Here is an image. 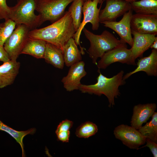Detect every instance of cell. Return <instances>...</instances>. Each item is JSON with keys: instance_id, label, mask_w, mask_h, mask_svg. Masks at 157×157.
<instances>
[{"instance_id": "obj_19", "label": "cell", "mask_w": 157, "mask_h": 157, "mask_svg": "<svg viewBox=\"0 0 157 157\" xmlns=\"http://www.w3.org/2000/svg\"><path fill=\"white\" fill-rule=\"evenodd\" d=\"M46 43L44 40L29 37L21 54L29 55L38 59L43 58Z\"/></svg>"}, {"instance_id": "obj_6", "label": "cell", "mask_w": 157, "mask_h": 157, "mask_svg": "<svg viewBox=\"0 0 157 157\" xmlns=\"http://www.w3.org/2000/svg\"><path fill=\"white\" fill-rule=\"evenodd\" d=\"M6 40L3 47L10 60H17L28 39L30 29L26 25L17 26Z\"/></svg>"}, {"instance_id": "obj_23", "label": "cell", "mask_w": 157, "mask_h": 157, "mask_svg": "<svg viewBox=\"0 0 157 157\" xmlns=\"http://www.w3.org/2000/svg\"><path fill=\"white\" fill-rule=\"evenodd\" d=\"M151 117V120L138 130L146 139L157 143V113L154 112Z\"/></svg>"}, {"instance_id": "obj_15", "label": "cell", "mask_w": 157, "mask_h": 157, "mask_svg": "<svg viewBox=\"0 0 157 157\" xmlns=\"http://www.w3.org/2000/svg\"><path fill=\"white\" fill-rule=\"evenodd\" d=\"M137 67L132 71L127 73L123 76L125 80L133 74L139 72H145L149 76H157V50L153 49L148 56L141 58L138 60Z\"/></svg>"}, {"instance_id": "obj_32", "label": "cell", "mask_w": 157, "mask_h": 157, "mask_svg": "<svg viewBox=\"0 0 157 157\" xmlns=\"http://www.w3.org/2000/svg\"><path fill=\"white\" fill-rule=\"evenodd\" d=\"M150 48L157 50V37H156L155 39Z\"/></svg>"}, {"instance_id": "obj_7", "label": "cell", "mask_w": 157, "mask_h": 157, "mask_svg": "<svg viewBox=\"0 0 157 157\" xmlns=\"http://www.w3.org/2000/svg\"><path fill=\"white\" fill-rule=\"evenodd\" d=\"M99 0H87L84 2L83 7L82 13L84 17L80 25L74 34L73 38L77 45H79L81 49L82 54L84 53L83 49L80 46V38L83 29L88 23H90L92 25L93 30H97L99 28L100 21L99 14L102 4L99 8L97 5Z\"/></svg>"}, {"instance_id": "obj_12", "label": "cell", "mask_w": 157, "mask_h": 157, "mask_svg": "<svg viewBox=\"0 0 157 157\" xmlns=\"http://www.w3.org/2000/svg\"><path fill=\"white\" fill-rule=\"evenodd\" d=\"M131 30L143 33L157 34V15L135 13L131 21Z\"/></svg>"}, {"instance_id": "obj_35", "label": "cell", "mask_w": 157, "mask_h": 157, "mask_svg": "<svg viewBox=\"0 0 157 157\" xmlns=\"http://www.w3.org/2000/svg\"><path fill=\"white\" fill-rule=\"evenodd\" d=\"M87 0H83L84 2H85V1H86Z\"/></svg>"}, {"instance_id": "obj_20", "label": "cell", "mask_w": 157, "mask_h": 157, "mask_svg": "<svg viewBox=\"0 0 157 157\" xmlns=\"http://www.w3.org/2000/svg\"><path fill=\"white\" fill-rule=\"evenodd\" d=\"M45 61L54 67L62 69L65 64L62 51L56 46L47 42L44 58Z\"/></svg>"}, {"instance_id": "obj_13", "label": "cell", "mask_w": 157, "mask_h": 157, "mask_svg": "<svg viewBox=\"0 0 157 157\" xmlns=\"http://www.w3.org/2000/svg\"><path fill=\"white\" fill-rule=\"evenodd\" d=\"M85 65L84 62L81 61L70 67L67 74L61 80L64 87L67 91L70 92L79 90L81 84V79L87 74L84 68Z\"/></svg>"}, {"instance_id": "obj_34", "label": "cell", "mask_w": 157, "mask_h": 157, "mask_svg": "<svg viewBox=\"0 0 157 157\" xmlns=\"http://www.w3.org/2000/svg\"><path fill=\"white\" fill-rule=\"evenodd\" d=\"M103 2V0H99V3H101L102 4Z\"/></svg>"}, {"instance_id": "obj_29", "label": "cell", "mask_w": 157, "mask_h": 157, "mask_svg": "<svg viewBox=\"0 0 157 157\" xmlns=\"http://www.w3.org/2000/svg\"><path fill=\"white\" fill-rule=\"evenodd\" d=\"M146 144L142 147L139 148V149L144 147H147L149 148L152 154L154 157L157 156V143L154 142L150 139H146Z\"/></svg>"}, {"instance_id": "obj_21", "label": "cell", "mask_w": 157, "mask_h": 157, "mask_svg": "<svg viewBox=\"0 0 157 157\" xmlns=\"http://www.w3.org/2000/svg\"><path fill=\"white\" fill-rule=\"evenodd\" d=\"M131 9L136 13L157 15V0H139L131 3Z\"/></svg>"}, {"instance_id": "obj_17", "label": "cell", "mask_w": 157, "mask_h": 157, "mask_svg": "<svg viewBox=\"0 0 157 157\" xmlns=\"http://www.w3.org/2000/svg\"><path fill=\"white\" fill-rule=\"evenodd\" d=\"M19 62L10 60L0 65V88L12 84L18 75L20 67Z\"/></svg>"}, {"instance_id": "obj_25", "label": "cell", "mask_w": 157, "mask_h": 157, "mask_svg": "<svg viewBox=\"0 0 157 157\" xmlns=\"http://www.w3.org/2000/svg\"><path fill=\"white\" fill-rule=\"evenodd\" d=\"M97 125L90 122H85L80 125L76 129L75 134L79 138H88L97 133Z\"/></svg>"}, {"instance_id": "obj_16", "label": "cell", "mask_w": 157, "mask_h": 157, "mask_svg": "<svg viewBox=\"0 0 157 157\" xmlns=\"http://www.w3.org/2000/svg\"><path fill=\"white\" fill-rule=\"evenodd\" d=\"M156 108V104L154 103L135 106L131 122V126L139 129L152 116Z\"/></svg>"}, {"instance_id": "obj_26", "label": "cell", "mask_w": 157, "mask_h": 157, "mask_svg": "<svg viewBox=\"0 0 157 157\" xmlns=\"http://www.w3.org/2000/svg\"><path fill=\"white\" fill-rule=\"evenodd\" d=\"M15 23L10 19L0 23V45L3 46L5 42L15 28Z\"/></svg>"}, {"instance_id": "obj_9", "label": "cell", "mask_w": 157, "mask_h": 157, "mask_svg": "<svg viewBox=\"0 0 157 157\" xmlns=\"http://www.w3.org/2000/svg\"><path fill=\"white\" fill-rule=\"evenodd\" d=\"M114 134L117 139L131 149H137L146 143V138L138 130L131 126L119 125L115 129Z\"/></svg>"}, {"instance_id": "obj_14", "label": "cell", "mask_w": 157, "mask_h": 157, "mask_svg": "<svg viewBox=\"0 0 157 157\" xmlns=\"http://www.w3.org/2000/svg\"><path fill=\"white\" fill-rule=\"evenodd\" d=\"M133 35V44L130 49L135 60L142 56L144 53L149 49L153 42L156 35L138 33L131 30Z\"/></svg>"}, {"instance_id": "obj_28", "label": "cell", "mask_w": 157, "mask_h": 157, "mask_svg": "<svg viewBox=\"0 0 157 157\" xmlns=\"http://www.w3.org/2000/svg\"><path fill=\"white\" fill-rule=\"evenodd\" d=\"M73 124V122L68 119L63 120L58 126L55 133L61 131H69Z\"/></svg>"}, {"instance_id": "obj_18", "label": "cell", "mask_w": 157, "mask_h": 157, "mask_svg": "<svg viewBox=\"0 0 157 157\" xmlns=\"http://www.w3.org/2000/svg\"><path fill=\"white\" fill-rule=\"evenodd\" d=\"M63 54L65 64L68 67L81 61V53L73 38L69 39L64 45Z\"/></svg>"}, {"instance_id": "obj_2", "label": "cell", "mask_w": 157, "mask_h": 157, "mask_svg": "<svg viewBox=\"0 0 157 157\" xmlns=\"http://www.w3.org/2000/svg\"><path fill=\"white\" fill-rule=\"evenodd\" d=\"M97 78V82L94 84L85 85L81 84L79 90L83 93L94 94L99 96L104 94L107 98L109 107L115 105V99L120 94L119 89L120 86L124 84L125 80L123 79L124 71H121L117 74L111 78H108L101 74Z\"/></svg>"}, {"instance_id": "obj_33", "label": "cell", "mask_w": 157, "mask_h": 157, "mask_svg": "<svg viewBox=\"0 0 157 157\" xmlns=\"http://www.w3.org/2000/svg\"><path fill=\"white\" fill-rule=\"evenodd\" d=\"M106 0H103V2L105 1H106ZM125 1H127L128 2H129V3H131L133 1H137L138 0H123Z\"/></svg>"}, {"instance_id": "obj_5", "label": "cell", "mask_w": 157, "mask_h": 157, "mask_svg": "<svg viewBox=\"0 0 157 157\" xmlns=\"http://www.w3.org/2000/svg\"><path fill=\"white\" fill-rule=\"evenodd\" d=\"M74 0H38L36 9L42 24L49 21L53 23L62 17L67 6Z\"/></svg>"}, {"instance_id": "obj_22", "label": "cell", "mask_w": 157, "mask_h": 157, "mask_svg": "<svg viewBox=\"0 0 157 157\" xmlns=\"http://www.w3.org/2000/svg\"><path fill=\"white\" fill-rule=\"evenodd\" d=\"M0 130L6 132L13 137L20 145L22 151V157H25L23 139L28 134L33 135L36 131L35 128H32L25 131H18L3 123L0 120Z\"/></svg>"}, {"instance_id": "obj_10", "label": "cell", "mask_w": 157, "mask_h": 157, "mask_svg": "<svg viewBox=\"0 0 157 157\" xmlns=\"http://www.w3.org/2000/svg\"><path fill=\"white\" fill-rule=\"evenodd\" d=\"M105 7L100 10V23L116 21L118 17L123 15L131 9V3L123 0H106Z\"/></svg>"}, {"instance_id": "obj_8", "label": "cell", "mask_w": 157, "mask_h": 157, "mask_svg": "<svg viewBox=\"0 0 157 157\" xmlns=\"http://www.w3.org/2000/svg\"><path fill=\"white\" fill-rule=\"evenodd\" d=\"M100 58L97 64L99 69H105L116 62L136 65L135 60L132 56L131 50L127 48L126 43L106 52Z\"/></svg>"}, {"instance_id": "obj_24", "label": "cell", "mask_w": 157, "mask_h": 157, "mask_svg": "<svg viewBox=\"0 0 157 157\" xmlns=\"http://www.w3.org/2000/svg\"><path fill=\"white\" fill-rule=\"evenodd\" d=\"M83 0H74L68 9L71 14L74 28L76 32L81 22Z\"/></svg>"}, {"instance_id": "obj_11", "label": "cell", "mask_w": 157, "mask_h": 157, "mask_svg": "<svg viewBox=\"0 0 157 157\" xmlns=\"http://www.w3.org/2000/svg\"><path fill=\"white\" fill-rule=\"evenodd\" d=\"M131 9L125 13L119 22H104L101 23L104 26L113 30L119 36L120 40L131 47L133 44L131 21L133 15Z\"/></svg>"}, {"instance_id": "obj_30", "label": "cell", "mask_w": 157, "mask_h": 157, "mask_svg": "<svg viewBox=\"0 0 157 157\" xmlns=\"http://www.w3.org/2000/svg\"><path fill=\"white\" fill-rule=\"evenodd\" d=\"M56 133L58 140L63 142H69L70 134L69 131H60Z\"/></svg>"}, {"instance_id": "obj_3", "label": "cell", "mask_w": 157, "mask_h": 157, "mask_svg": "<svg viewBox=\"0 0 157 157\" xmlns=\"http://www.w3.org/2000/svg\"><path fill=\"white\" fill-rule=\"evenodd\" d=\"M86 38L90 42L88 53L93 63L97 64V60L106 52L126 43L118 40L111 33L104 31L100 35L95 34L85 28L83 29Z\"/></svg>"}, {"instance_id": "obj_4", "label": "cell", "mask_w": 157, "mask_h": 157, "mask_svg": "<svg viewBox=\"0 0 157 157\" xmlns=\"http://www.w3.org/2000/svg\"><path fill=\"white\" fill-rule=\"evenodd\" d=\"M38 0H18L14 6L10 7L9 19L16 26L24 24L30 30L35 28L42 23L40 15L35 13Z\"/></svg>"}, {"instance_id": "obj_36", "label": "cell", "mask_w": 157, "mask_h": 157, "mask_svg": "<svg viewBox=\"0 0 157 157\" xmlns=\"http://www.w3.org/2000/svg\"></svg>"}, {"instance_id": "obj_27", "label": "cell", "mask_w": 157, "mask_h": 157, "mask_svg": "<svg viewBox=\"0 0 157 157\" xmlns=\"http://www.w3.org/2000/svg\"><path fill=\"white\" fill-rule=\"evenodd\" d=\"M10 7L8 6L6 0H0V19H9Z\"/></svg>"}, {"instance_id": "obj_1", "label": "cell", "mask_w": 157, "mask_h": 157, "mask_svg": "<svg viewBox=\"0 0 157 157\" xmlns=\"http://www.w3.org/2000/svg\"><path fill=\"white\" fill-rule=\"evenodd\" d=\"M76 32L71 13L68 11L65 12L60 19L51 24L30 30L29 37L52 44L63 53L64 45L69 39L73 37Z\"/></svg>"}, {"instance_id": "obj_31", "label": "cell", "mask_w": 157, "mask_h": 157, "mask_svg": "<svg viewBox=\"0 0 157 157\" xmlns=\"http://www.w3.org/2000/svg\"><path fill=\"white\" fill-rule=\"evenodd\" d=\"M10 60L9 56L3 46L0 45V61L4 62Z\"/></svg>"}]
</instances>
